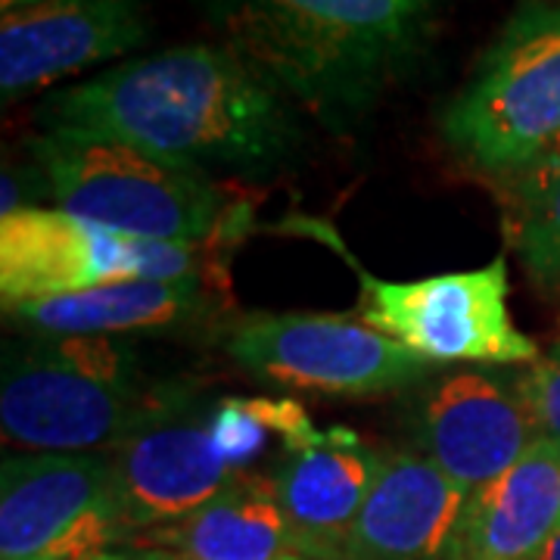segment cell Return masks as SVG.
<instances>
[{
	"label": "cell",
	"mask_w": 560,
	"mask_h": 560,
	"mask_svg": "<svg viewBox=\"0 0 560 560\" xmlns=\"http://www.w3.org/2000/svg\"><path fill=\"white\" fill-rule=\"evenodd\" d=\"M40 131L119 140L180 168L268 172L300 147L296 106L224 44H180L54 91Z\"/></svg>",
	"instance_id": "1"
},
{
	"label": "cell",
	"mask_w": 560,
	"mask_h": 560,
	"mask_svg": "<svg viewBox=\"0 0 560 560\" xmlns=\"http://www.w3.org/2000/svg\"><path fill=\"white\" fill-rule=\"evenodd\" d=\"M256 75L327 128H349L415 72L442 0H200Z\"/></svg>",
	"instance_id": "2"
},
{
	"label": "cell",
	"mask_w": 560,
	"mask_h": 560,
	"mask_svg": "<svg viewBox=\"0 0 560 560\" xmlns=\"http://www.w3.org/2000/svg\"><path fill=\"white\" fill-rule=\"evenodd\" d=\"M190 405L187 386L150 381L116 337L38 334L3 352L0 427L25 452L106 455Z\"/></svg>",
	"instance_id": "3"
},
{
	"label": "cell",
	"mask_w": 560,
	"mask_h": 560,
	"mask_svg": "<svg viewBox=\"0 0 560 560\" xmlns=\"http://www.w3.org/2000/svg\"><path fill=\"white\" fill-rule=\"evenodd\" d=\"M442 138L511 178L560 147V0H523L442 109Z\"/></svg>",
	"instance_id": "4"
},
{
	"label": "cell",
	"mask_w": 560,
	"mask_h": 560,
	"mask_svg": "<svg viewBox=\"0 0 560 560\" xmlns=\"http://www.w3.org/2000/svg\"><path fill=\"white\" fill-rule=\"evenodd\" d=\"M28 147L57 209L121 237L202 243L228 215V197L209 175L119 140L40 131Z\"/></svg>",
	"instance_id": "5"
},
{
	"label": "cell",
	"mask_w": 560,
	"mask_h": 560,
	"mask_svg": "<svg viewBox=\"0 0 560 560\" xmlns=\"http://www.w3.org/2000/svg\"><path fill=\"white\" fill-rule=\"evenodd\" d=\"M361 318L427 364H533L539 346L508 312V259L433 278L386 283L359 268Z\"/></svg>",
	"instance_id": "6"
},
{
	"label": "cell",
	"mask_w": 560,
	"mask_h": 560,
	"mask_svg": "<svg viewBox=\"0 0 560 560\" xmlns=\"http://www.w3.org/2000/svg\"><path fill=\"white\" fill-rule=\"evenodd\" d=\"M246 374L324 396H377L415 383L427 361L355 315H249L224 334Z\"/></svg>",
	"instance_id": "7"
},
{
	"label": "cell",
	"mask_w": 560,
	"mask_h": 560,
	"mask_svg": "<svg viewBox=\"0 0 560 560\" xmlns=\"http://www.w3.org/2000/svg\"><path fill=\"white\" fill-rule=\"evenodd\" d=\"M197 243L121 237L62 209H20L0 219L3 308L81 293L113 280L197 278Z\"/></svg>",
	"instance_id": "8"
},
{
	"label": "cell",
	"mask_w": 560,
	"mask_h": 560,
	"mask_svg": "<svg viewBox=\"0 0 560 560\" xmlns=\"http://www.w3.org/2000/svg\"><path fill=\"white\" fill-rule=\"evenodd\" d=\"M128 536L109 455L3 458L0 560H101Z\"/></svg>",
	"instance_id": "9"
},
{
	"label": "cell",
	"mask_w": 560,
	"mask_h": 560,
	"mask_svg": "<svg viewBox=\"0 0 560 560\" xmlns=\"http://www.w3.org/2000/svg\"><path fill=\"white\" fill-rule=\"evenodd\" d=\"M150 38L143 0H44L0 16V97L22 101L54 81L125 57Z\"/></svg>",
	"instance_id": "10"
},
{
	"label": "cell",
	"mask_w": 560,
	"mask_h": 560,
	"mask_svg": "<svg viewBox=\"0 0 560 560\" xmlns=\"http://www.w3.org/2000/svg\"><path fill=\"white\" fill-rule=\"evenodd\" d=\"M109 470L131 536L194 514L237 477L215 445L212 411L202 418L194 405L128 436Z\"/></svg>",
	"instance_id": "11"
},
{
	"label": "cell",
	"mask_w": 560,
	"mask_h": 560,
	"mask_svg": "<svg viewBox=\"0 0 560 560\" xmlns=\"http://www.w3.org/2000/svg\"><path fill=\"white\" fill-rule=\"evenodd\" d=\"M427 458L467 495L508 474L539 440L517 383L486 371L442 377L420 408Z\"/></svg>",
	"instance_id": "12"
},
{
	"label": "cell",
	"mask_w": 560,
	"mask_h": 560,
	"mask_svg": "<svg viewBox=\"0 0 560 560\" xmlns=\"http://www.w3.org/2000/svg\"><path fill=\"white\" fill-rule=\"evenodd\" d=\"M383 455L349 427L318 430L315 440L287 452L275 489L296 551L312 560H349V541Z\"/></svg>",
	"instance_id": "13"
},
{
	"label": "cell",
	"mask_w": 560,
	"mask_h": 560,
	"mask_svg": "<svg viewBox=\"0 0 560 560\" xmlns=\"http://www.w3.org/2000/svg\"><path fill=\"white\" fill-rule=\"evenodd\" d=\"M467 492L427 455H386L349 541V560H448Z\"/></svg>",
	"instance_id": "14"
},
{
	"label": "cell",
	"mask_w": 560,
	"mask_h": 560,
	"mask_svg": "<svg viewBox=\"0 0 560 560\" xmlns=\"http://www.w3.org/2000/svg\"><path fill=\"white\" fill-rule=\"evenodd\" d=\"M560 529V442L539 436L508 474L470 492L448 560H536Z\"/></svg>",
	"instance_id": "15"
},
{
	"label": "cell",
	"mask_w": 560,
	"mask_h": 560,
	"mask_svg": "<svg viewBox=\"0 0 560 560\" xmlns=\"http://www.w3.org/2000/svg\"><path fill=\"white\" fill-rule=\"evenodd\" d=\"M119 551L156 560H280L300 555L275 480L259 474H237L194 514L143 529Z\"/></svg>",
	"instance_id": "16"
},
{
	"label": "cell",
	"mask_w": 560,
	"mask_h": 560,
	"mask_svg": "<svg viewBox=\"0 0 560 560\" xmlns=\"http://www.w3.org/2000/svg\"><path fill=\"white\" fill-rule=\"evenodd\" d=\"M215 308L200 278L113 280L57 300L25 302L7 308L35 334L47 337H121L165 334L206 318Z\"/></svg>",
	"instance_id": "17"
},
{
	"label": "cell",
	"mask_w": 560,
	"mask_h": 560,
	"mask_svg": "<svg viewBox=\"0 0 560 560\" xmlns=\"http://www.w3.org/2000/svg\"><path fill=\"white\" fill-rule=\"evenodd\" d=\"M508 241L529 278L560 290V147L508 178Z\"/></svg>",
	"instance_id": "18"
},
{
	"label": "cell",
	"mask_w": 560,
	"mask_h": 560,
	"mask_svg": "<svg viewBox=\"0 0 560 560\" xmlns=\"http://www.w3.org/2000/svg\"><path fill=\"white\" fill-rule=\"evenodd\" d=\"M212 433L231 470L246 474V467L265 452L271 436H278L287 455L308 445L318 430L300 401L256 396V399H221L212 408Z\"/></svg>",
	"instance_id": "19"
},
{
	"label": "cell",
	"mask_w": 560,
	"mask_h": 560,
	"mask_svg": "<svg viewBox=\"0 0 560 560\" xmlns=\"http://www.w3.org/2000/svg\"><path fill=\"white\" fill-rule=\"evenodd\" d=\"M514 383L533 415L539 436L560 442V342L548 355L533 361V368Z\"/></svg>",
	"instance_id": "20"
},
{
	"label": "cell",
	"mask_w": 560,
	"mask_h": 560,
	"mask_svg": "<svg viewBox=\"0 0 560 560\" xmlns=\"http://www.w3.org/2000/svg\"><path fill=\"white\" fill-rule=\"evenodd\" d=\"M101 560H156V558H147V555H138V551H113V555H106ZM280 560H312V558H302V555H290V558H280Z\"/></svg>",
	"instance_id": "21"
},
{
	"label": "cell",
	"mask_w": 560,
	"mask_h": 560,
	"mask_svg": "<svg viewBox=\"0 0 560 560\" xmlns=\"http://www.w3.org/2000/svg\"><path fill=\"white\" fill-rule=\"evenodd\" d=\"M536 560H560V529L551 536V541L541 548V555Z\"/></svg>",
	"instance_id": "22"
},
{
	"label": "cell",
	"mask_w": 560,
	"mask_h": 560,
	"mask_svg": "<svg viewBox=\"0 0 560 560\" xmlns=\"http://www.w3.org/2000/svg\"><path fill=\"white\" fill-rule=\"evenodd\" d=\"M35 3H44V0H0V10H3V13H13V10L35 7Z\"/></svg>",
	"instance_id": "23"
}]
</instances>
